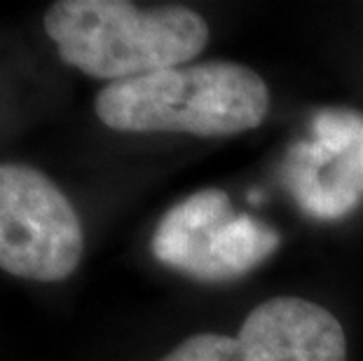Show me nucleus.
<instances>
[{
    "instance_id": "obj_6",
    "label": "nucleus",
    "mask_w": 363,
    "mask_h": 361,
    "mask_svg": "<svg viewBox=\"0 0 363 361\" xmlns=\"http://www.w3.org/2000/svg\"><path fill=\"white\" fill-rule=\"evenodd\" d=\"M284 181L312 218L335 221L352 213L363 202V113L316 111L312 139L293 145Z\"/></svg>"
},
{
    "instance_id": "obj_3",
    "label": "nucleus",
    "mask_w": 363,
    "mask_h": 361,
    "mask_svg": "<svg viewBox=\"0 0 363 361\" xmlns=\"http://www.w3.org/2000/svg\"><path fill=\"white\" fill-rule=\"evenodd\" d=\"M84 233L78 211L48 174L0 165V270L30 282H61L78 270Z\"/></svg>"
},
{
    "instance_id": "obj_5",
    "label": "nucleus",
    "mask_w": 363,
    "mask_h": 361,
    "mask_svg": "<svg viewBox=\"0 0 363 361\" xmlns=\"http://www.w3.org/2000/svg\"><path fill=\"white\" fill-rule=\"evenodd\" d=\"M160 361H347V338L326 307L274 296L246 314L239 333H195Z\"/></svg>"
},
{
    "instance_id": "obj_4",
    "label": "nucleus",
    "mask_w": 363,
    "mask_h": 361,
    "mask_svg": "<svg viewBox=\"0 0 363 361\" xmlns=\"http://www.w3.org/2000/svg\"><path fill=\"white\" fill-rule=\"evenodd\" d=\"M279 242L274 228L249 213H233L223 190L206 188L162 216L150 249L162 265L185 277L228 282L258 267Z\"/></svg>"
},
{
    "instance_id": "obj_2",
    "label": "nucleus",
    "mask_w": 363,
    "mask_h": 361,
    "mask_svg": "<svg viewBox=\"0 0 363 361\" xmlns=\"http://www.w3.org/2000/svg\"><path fill=\"white\" fill-rule=\"evenodd\" d=\"M43 26L68 66L111 82L190 64L211 35L190 7L127 0H59L48 7Z\"/></svg>"
},
{
    "instance_id": "obj_1",
    "label": "nucleus",
    "mask_w": 363,
    "mask_h": 361,
    "mask_svg": "<svg viewBox=\"0 0 363 361\" xmlns=\"http://www.w3.org/2000/svg\"><path fill=\"white\" fill-rule=\"evenodd\" d=\"M267 111L265 80L237 61L185 64L111 82L94 99L96 118L129 134L235 136L260 127Z\"/></svg>"
}]
</instances>
